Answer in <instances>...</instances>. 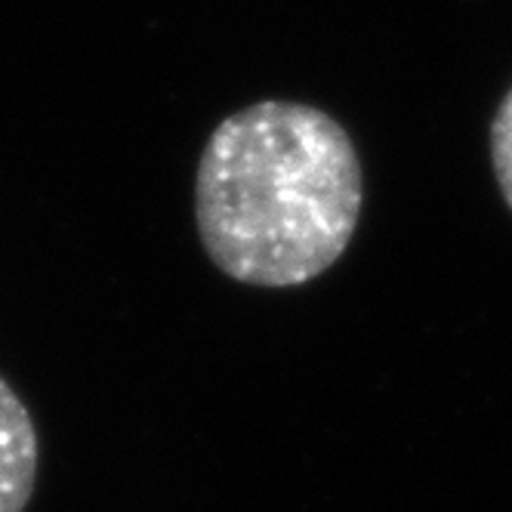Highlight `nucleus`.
I'll return each instance as SVG.
<instances>
[{"label":"nucleus","mask_w":512,"mask_h":512,"mask_svg":"<svg viewBox=\"0 0 512 512\" xmlns=\"http://www.w3.org/2000/svg\"><path fill=\"white\" fill-rule=\"evenodd\" d=\"M364 173L346 127L306 102L263 99L219 121L195 173L210 263L250 287H300L355 238Z\"/></svg>","instance_id":"obj_1"},{"label":"nucleus","mask_w":512,"mask_h":512,"mask_svg":"<svg viewBox=\"0 0 512 512\" xmlns=\"http://www.w3.org/2000/svg\"><path fill=\"white\" fill-rule=\"evenodd\" d=\"M38 479V432L22 398L0 377V512H22Z\"/></svg>","instance_id":"obj_2"},{"label":"nucleus","mask_w":512,"mask_h":512,"mask_svg":"<svg viewBox=\"0 0 512 512\" xmlns=\"http://www.w3.org/2000/svg\"><path fill=\"white\" fill-rule=\"evenodd\" d=\"M488 142H491V167H494L497 189H500L506 207L512 210V87L503 96V102L497 105Z\"/></svg>","instance_id":"obj_3"}]
</instances>
